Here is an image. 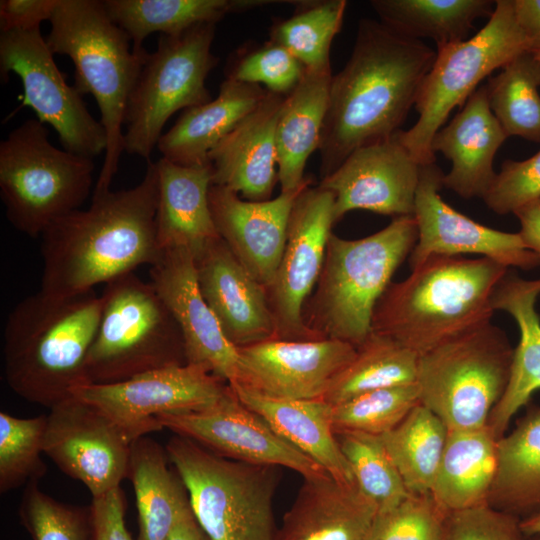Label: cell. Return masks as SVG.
<instances>
[{
    "label": "cell",
    "instance_id": "6da1fadb",
    "mask_svg": "<svg viewBox=\"0 0 540 540\" xmlns=\"http://www.w3.org/2000/svg\"><path fill=\"white\" fill-rule=\"evenodd\" d=\"M436 51L381 21L361 19L349 60L332 76L319 144L321 179L354 150L400 131Z\"/></svg>",
    "mask_w": 540,
    "mask_h": 540
},
{
    "label": "cell",
    "instance_id": "7a4b0ae2",
    "mask_svg": "<svg viewBox=\"0 0 540 540\" xmlns=\"http://www.w3.org/2000/svg\"><path fill=\"white\" fill-rule=\"evenodd\" d=\"M158 172L148 161L136 186L92 194L87 209L54 221L41 235L40 291L73 296L96 285L153 265L161 251L156 240Z\"/></svg>",
    "mask_w": 540,
    "mask_h": 540
},
{
    "label": "cell",
    "instance_id": "3957f363",
    "mask_svg": "<svg viewBox=\"0 0 540 540\" xmlns=\"http://www.w3.org/2000/svg\"><path fill=\"white\" fill-rule=\"evenodd\" d=\"M508 269L487 257L431 255L390 283L375 305L372 331L419 357L491 322L492 297Z\"/></svg>",
    "mask_w": 540,
    "mask_h": 540
},
{
    "label": "cell",
    "instance_id": "277c9868",
    "mask_svg": "<svg viewBox=\"0 0 540 540\" xmlns=\"http://www.w3.org/2000/svg\"><path fill=\"white\" fill-rule=\"evenodd\" d=\"M101 307L94 290L73 296L39 290L19 301L3 331V370L10 389L51 409L88 384L86 361Z\"/></svg>",
    "mask_w": 540,
    "mask_h": 540
},
{
    "label": "cell",
    "instance_id": "5b68a950",
    "mask_svg": "<svg viewBox=\"0 0 540 540\" xmlns=\"http://www.w3.org/2000/svg\"><path fill=\"white\" fill-rule=\"evenodd\" d=\"M49 22V49L71 59L73 86L82 96H93L98 105L107 147L93 193L110 190L124 152L129 97L149 53L133 49L129 36L111 20L103 1L59 0Z\"/></svg>",
    "mask_w": 540,
    "mask_h": 540
},
{
    "label": "cell",
    "instance_id": "8992f818",
    "mask_svg": "<svg viewBox=\"0 0 540 540\" xmlns=\"http://www.w3.org/2000/svg\"><path fill=\"white\" fill-rule=\"evenodd\" d=\"M417 238L413 216L395 217L380 231L355 240L332 232L319 279L303 306L306 328L318 339L362 344L372 332L377 301Z\"/></svg>",
    "mask_w": 540,
    "mask_h": 540
},
{
    "label": "cell",
    "instance_id": "52a82bcc",
    "mask_svg": "<svg viewBox=\"0 0 540 540\" xmlns=\"http://www.w3.org/2000/svg\"><path fill=\"white\" fill-rule=\"evenodd\" d=\"M86 361L88 384H111L187 364L180 326L155 286L134 272L105 284Z\"/></svg>",
    "mask_w": 540,
    "mask_h": 540
},
{
    "label": "cell",
    "instance_id": "ba28073f",
    "mask_svg": "<svg viewBox=\"0 0 540 540\" xmlns=\"http://www.w3.org/2000/svg\"><path fill=\"white\" fill-rule=\"evenodd\" d=\"M165 449L209 540H275L279 467L221 457L176 434Z\"/></svg>",
    "mask_w": 540,
    "mask_h": 540
},
{
    "label": "cell",
    "instance_id": "9c48e42d",
    "mask_svg": "<svg viewBox=\"0 0 540 540\" xmlns=\"http://www.w3.org/2000/svg\"><path fill=\"white\" fill-rule=\"evenodd\" d=\"M93 158L59 149L37 119H28L0 143V197L18 231L41 237L57 219L80 209L91 193Z\"/></svg>",
    "mask_w": 540,
    "mask_h": 540
},
{
    "label": "cell",
    "instance_id": "30bf717a",
    "mask_svg": "<svg viewBox=\"0 0 540 540\" xmlns=\"http://www.w3.org/2000/svg\"><path fill=\"white\" fill-rule=\"evenodd\" d=\"M514 348L491 322L418 357L416 385L422 405L448 431L483 428L503 396Z\"/></svg>",
    "mask_w": 540,
    "mask_h": 540
},
{
    "label": "cell",
    "instance_id": "8fae6325",
    "mask_svg": "<svg viewBox=\"0 0 540 540\" xmlns=\"http://www.w3.org/2000/svg\"><path fill=\"white\" fill-rule=\"evenodd\" d=\"M533 47L518 26L512 0H496L482 29L463 41L438 47L415 101L418 120L398 137L422 166L435 162L431 143L455 107H462L481 81Z\"/></svg>",
    "mask_w": 540,
    "mask_h": 540
},
{
    "label": "cell",
    "instance_id": "7c38bea8",
    "mask_svg": "<svg viewBox=\"0 0 540 540\" xmlns=\"http://www.w3.org/2000/svg\"><path fill=\"white\" fill-rule=\"evenodd\" d=\"M215 27L206 23L178 35H160L129 97L124 152L150 161L170 117L211 100L206 79L218 63L212 53Z\"/></svg>",
    "mask_w": 540,
    "mask_h": 540
},
{
    "label": "cell",
    "instance_id": "4fadbf2b",
    "mask_svg": "<svg viewBox=\"0 0 540 540\" xmlns=\"http://www.w3.org/2000/svg\"><path fill=\"white\" fill-rule=\"evenodd\" d=\"M40 29L1 32L0 76L16 74L23 85L17 110L30 107L37 120L49 124L62 148L94 158L106 151V131L89 112L83 96L68 85Z\"/></svg>",
    "mask_w": 540,
    "mask_h": 540
},
{
    "label": "cell",
    "instance_id": "5bb4252c",
    "mask_svg": "<svg viewBox=\"0 0 540 540\" xmlns=\"http://www.w3.org/2000/svg\"><path fill=\"white\" fill-rule=\"evenodd\" d=\"M229 390V384L201 366L185 364L151 370L111 384H85L77 397L101 410L129 438L162 430L166 414L205 409Z\"/></svg>",
    "mask_w": 540,
    "mask_h": 540
},
{
    "label": "cell",
    "instance_id": "9a60e30c",
    "mask_svg": "<svg viewBox=\"0 0 540 540\" xmlns=\"http://www.w3.org/2000/svg\"><path fill=\"white\" fill-rule=\"evenodd\" d=\"M335 223L330 191L310 185L297 196L282 258L267 288L278 339L318 340L304 325L302 310L319 279Z\"/></svg>",
    "mask_w": 540,
    "mask_h": 540
},
{
    "label": "cell",
    "instance_id": "2e32d148",
    "mask_svg": "<svg viewBox=\"0 0 540 540\" xmlns=\"http://www.w3.org/2000/svg\"><path fill=\"white\" fill-rule=\"evenodd\" d=\"M47 415L44 454L92 497L104 495L128 477L131 441L101 410L71 396Z\"/></svg>",
    "mask_w": 540,
    "mask_h": 540
},
{
    "label": "cell",
    "instance_id": "e0dca14e",
    "mask_svg": "<svg viewBox=\"0 0 540 540\" xmlns=\"http://www.w3.org/2000/svg\"><path fill=\"white\" fill-rule=\"evenodd\" d=\"M158 422L162 429L186 437L221 457L286 467L304 479L329 474L246 407L230 386L213 405L194 412L166 414Z\"/></svg>",
    "mask_w": 540,
    "mask_h": 540
},
{
    "label": "cell",
    "instance_id": "ac0fdd59",
    "mask_svg": "<svg viewBox=\"0 0 540 540\" xmlns=\"http://www.w3.org/2000/svg\"><path fill=\"white\" fill-rule=\"evenodd\" d=\"M443 177L435 162L420 167L413 213L418 238L409 256L411 270L431 255L477 254L522 270L540 265L539 257L525 246L519 233L484 226L446 203L440 195Z\"/></svg>",
    "mask_w": 540,
    "mask_h": 540
},
{
    "label": "cell",
    "instance_id": "d6986e66",
    "mask_svg": "<svg viewBox=\"0 0 540 540\" xmlns=\"http://www.w3.org/2000/svg\"><path fill=\"white\" fill-rule=\"evenodd\" d=\"M237 349V378L230 386L290 400L323 399L356 354L355 346L336 339H272Z\"/></svg>",
    "mask_w": 540,
    "mask_h": 540
},
{
    "label": "cell",
    "instance_id": "ffe728a7",
    "mask_svg": "<svg viewBox=\"0 0 540 540\" xmlns=\"http://www.w3.org/2000/svg\"><path fill=\"white\" fill-rule=\"evenodd\" d=\"M397 133L354 150L321 179L319 186L334 196L335 222L356 209L413 216L421 165Z\"/></svg>",
    "mask_w": 540,
    "mask_h": 540
},
{
    "label": "cell",
    "instance_id": "44dd1931",
    "mask_svg": "<svg viewBox=\"0 0 540 540\" xmlns=\"http://www.w3.org/2000/svg\"><path fill=\"white\" fill-rule=\"evenodd\" d=\"M150 277L180 326L187 364L201 366L233 384L238 372V349L226 338L200 293L193 252L186 247L161 251L151 265Z\"/></svg>",
    "mask_w": 540,
    "mask_h": 540
},
{
    "label": "cell",
    "instance_id": "7402d4cb",
    "mask_svg": "<svg viewBox=\"0 0 540 540\" xmlns=\"http://www.w3.org/2000/svg\"><path fill=\"white\" fill-rule=\"evenodd\" d=\"M200 293L224 335L236 348L278 339L267 289L220 238L194 254Z\"/></svg>",
    "mask_w": 540,
    "mask_h": 540
},
{
    "label": "cell",
    "instance_id": "603a6c76",
    "mask_svg": "<svg viewBox=\"0 0 540 540\" xmlns=\"http://www.w3.org/2000/svg\"><path fill=\"white\" fill-rule=\"evenodd\" d=\"M312 184L265 201H248L234 191L211 185L209 204L219 237L249 274L266 289L282 258L289 217L297 196Z\"/></svg>",
    "mask_w": 540,
    "mask_h": 540
},
{
    "label": "cell",
    "instance_id": "cb8c5ba5",
    "mask_svg": "<svg viewBox=\"0 0 540 540\" xmlns=\"http://www.w3.org/2000/svg\"><path fill=\"white\" fill-rule=\"evenodd\" d=\"M286 96L267 91L260 104L209 153L212 185L248 201L269 200L278 182L276 127Z\"/></svg>",
    "mask_w": 540,
    "mask_h": 540
},
{
    "label": "cell",
    "instance_id": "d4e9b609",
    "mask_svg": "<svg viewBox=\"0 0 540 540\" xmlns=\"http://www.w3.org/2000/svg\"><path fill=\"white\" fill-rule=\"evenodd\" d=\"M507 138L490 109L486 84L480 85L432 139V151L452 163L443 186L464 199L483 198L497 174L495 154Z\"/></svg>",
    "mask_w": 540,
    "mask_h": 540
},
{
    "label": "cell",
    "instance_id": "484cf974",
    "mask_svg": "<svg viewBox=\"0 0 540 540\" xmlns=\"http://www.w3.org/2000/svg\"><path fill=\"white\" fill-rule=\"evenodd\" d=\"M376 506L330 474L304 479L275 540H369Z\"/></svg>",
    "mask_w": 540,
    "mask_h": 540
},
{
    "label": "cell",
    "instance_id": "4316f807",
    "mask_svg": "<svg viewBox=\"0 0 540 540\" xmlns=\"http://www.w3.org/2000/svg\"><path fill=\"white\" fill-rule=\"evenodd\" d=\"M539 295L540 279H522L511 268L492 297L494 311L510 314L520 331L507 388L487 421L497 439L506 434L513 416L540 390V316L536 310Z\"/></svg>",
    "mask_w": 540,
    "mask_h": 540
},
{
    "label": "cell",
    "instance_id": "83f0119b",
    "mask_svg": "<svg viewBox=\"0 0 540 540\" xmlns=\"http://www.w3.org/2000/svg\"><path fill=\"white\" fill-rule=\"evenodd\" d=\"M158 201L155 218L160 251L186 247L197 253L218 238L209 204L210 163L183 166L164 158L156 162Z\"/></svg>",
    "mask_w": 540,
    "mask_h": 540
},
{
    "label": "cell",
    "instance_id": "f1b7e54d",
    "mask_svg": "<svg viewBox=\"0 0 540 540\" xmlns=\"http://www.w3.org/2000/svg\"><path fill=\"white\" fill-rule=\"evenodd\" d=\"M259 85L225 79L216 98L182 112L158 141L162 158L183 166L209 163L208 155L263 100Z\"/></svg>",
    "mask_w": 540,
    "mask_h": 540
},
{
    "label": "cell",
    "instance_id": "f546056e",
    "mask_svg": "<svg viewBox=\"0 0 540 540\" xmlns=\"http://www.w3.org/2000/svg\"><path fill=\"white\" fill-rule=\"evenodd\" d=\"M230 386V385H229ZM236 397L262 417L297 450L319 464L334 479L356 484L332 424V406L323 399L290 400L230 386Z\"/></svg>",
    "mask_w": 540,
    "mask_h": 540
},
{
    "label": "cell",
    "instance_id": "4dcf8cb0",
    "mask_svg": "<svg viewBox=\"0 0 540 540\" xmlns=\"http://www.w3.org/2000/svg\"><path fill=\"white\" fill-rule=\"evenodd\" d=\"M331 66L305 70L297 87L286 96L276 127L278 182L281 192L298 190L308 158L319 148L329 103Z\"/></svg>",
    "mask_w": 540,
    "mask_h": 540
},
{
    "label": "cell",
    "instance_id": "1f68e13d",
    "mask_svg": "<svg viewBox=\"0 0 540 540\" xmlns=\"http://www.w3.org/2000/svg\"><path fill=\"white\" fill-rule=\"evenodd\" d=\"M497 442L487 425L448 431L430 491L446 514L488 505L496 474Z\"/></svg>",
    "mask_w": 540,
    "mask_h": 540
},
{
    "label": "cell",
    "instance_id": "d6a6232c",
    "mask_svg": "<svg viewBox=\"0 0 540 540\" xmlns=\"http://www.w3.org/2000/svg\"><path fill=\"white\" fill-rule=\"evenodd\" d=\"M165 447L142 436L131 443L128 477L138 511L137 540H167L181 512L190 505L186 487Z\"/></svg>",
    "mask_w": 540,
    "mask_h": 540
},
{
    "label": "cell",
    "instance_id": "836d02e7",
    "mask_svg": "<svg viewBox=\"0 0 540 540\" xmlns=\"http://www.w3.org/2000/svg\"><path fill=\"white\" fill-rule=\"evenodd\" d=\"M488 505L520 519L540 512V406L529 408L515 428L498 439Z\"/></svg>",
    "mask_w": 540,
    "mask_h": 540
},
{
    "label": "cell",
    "instance_id": "e575fe53",
    "mask_svg": "<svg viewBox=\"0 0 540 540\" xmlns=\"http://www.w3.org/2000/svg\"><path fill=\"white\" fill-rule=\"evenodd\" d=\"M285 1L268 0H103L111 20L129 36L133 49L155 32L178 35L195 26L214 23L231 13Z\"/></svg>",
    "mask_w": 540,
    "mask_h": 540
},
{
    "label": "cell",
    "instance_id": "d590c367",
    "mask_svg": "<svg viewBox=\"0 0 540 540\" xmlns=\"http://www.w3.org/2000/svg\"><path fill=\"white\" fill-rule=\"evenodd\" d=\"M380 21L415 40L431 39L437 48L467 39L478 18H489L490 0H373Z\"/></svg>",
    "mask_w": 540,
    "mask_h": 540
},
{
    "label": "cell",
    "instance_id": "8d00e7d4",
    "mask_svg": "<svg viewBox=\"0 0 540 540\" xmlns=\"http://www.w3.org/2000/svg\"><path fill=\"white\" fill-rule=\"evenodd\" d=\"M418 356L375 332L356 347L350 363L336 376L323 400L336 405L361 394L416 383Z\"/></svg>",
    "mask_w": 540,
    "mask_h": 540
},
{
    "label": "cell",
    "instance_id": "74e56055",
    "mask_svg": "<svg viewBox=\"0 0 540 540\" xmlns=\"http://www.w3.org/2000/svg\"><path fill=\"white\" fill-rule=\"evenodd\" d=\"M447 434L439 417L419 403L398 426L381 435L410 494L430 493Z\"/></svg>",
    "mask_w": 540,
    "mask_h": 540
},
{
    "label": "cell",
    "instance_id": "f35d334b",
    "mask_svg": "<svg viewBox=\"0 0 540 540\" xmlns=\"http://www.w3.org/2000/svg\"><path fill=\"white\" fill-rule=\"evenodd\" d=\"M491 111L506 135L540 142V61L525 52L486 83Z\"/></svg>",
    "mask_w": 540,
    "mask_h": 540
},
{
    "label": "cell",
    "instance_id": "ab89813d",
    "mask_svg": "<svg viewBox=\"0 0 540 540\" xmlns=\"http://www.w3.org/2000/svg\"><path fill=\"white\" fill-rule=\"evenodd\" d=\"M295 13L274 21L270 41L284 47L308 70L330 67V48L340 31L347 1L301 0Z\"/></svg>",
    "mask_w": 540,
    "mask_h": 540
},
{
    "label": "cell",
    "instance_id": "60d3db41",
    "mask_svg": "<svg viewBox=\"0 0 540 540\" xmlns=\"http://www.w3.org/2000/svg\"><path fill=\"white\" fill-rule=\"evenodd\" d=\"M338 445L360 491L387 511L411 494L391 460L381 436L356 431H334Z\"/></svg>",
    "mask_w": 540,
    "mask_h": 540
},
{
    "label": "cell",
    "instance_id": "b9f144b4",
    "mask_svg": "<svg viewBox=\"0 0 540 540\" xmlns=\"http://www.w3.org/2000/svg\"><path fill=\"white\" fill-rule=\"evenodd\" d=\"M47 415L18 418L0 412V493L39 481L47 467L41 459Z\"/></svg>",
    "mask_w": 540,
    "mask_h": 540
},
{
    "label": "cell",
    "instance_id": "7bdbcfd3",
    "mask_svg": "<svg viewBox=\"0 0 540 540\" xmlns=\"http://www.w3.org/2000/svg\"><path fill=\"white\" fill-rule=\"evenodd\" d=\"M420 403L416 383L370 391L332 406L334 431L384 435Z\"/></svg>",
    "mask_w": 540,
    "mask_h": 540
},
{
    "label": "cell",
    "instance_id": "ee69618b",
    "mask_svg": "<svg viewBox=\"0 0 540 540\" xmlns=\"http://www.w3.org/2000/svg\"><path fill=\"white\" fill-rule=\"evenodd\" d=\"M306 68L287 49L267 41L238 50L226 67V78L264 85L272 93L287 96L299 84Z\"/></svg>",
    "mask_w": 540,
    "mask_h": 540
},
{
    "label": "cell",
    "instance_id": "f6af8a7d",
    "mask_svg": "<svg viewBox=\"0 0 540 540\" xmlns=\"http://www.w3.org/2000/svg\"><path fill=\"white\" fill-rule=\"evenodd\" d=\"M39 481L26 484L19 515L34 540H90V509L61 503L40 490Z\"/></svg>",
    "mask_w": 540,
    "mask_h": 540
},
{
    "label": "cell",
    "instance_id": "bcb514c9",
    "mask_svg": "<svg viewBox=\"0 0 540 540\" xmlns=\"http://www.w3.org/2000/svg\"><path fill=\"white\" fill-rule=\"evenodd\" d=\"M446 516L430 493L411 494L377 513L369 540H444Z\"/></svg>",
    "mask_w": 540,
    "mask_h": 540
},
{
    "label": "cell",
    "instance_id": "7dc6e473",
    "mask_svg": "<svg viewBox=\"0 0 540 540\" xmlns=\"http://www.w3.org/2000/svg\"><path fill=\"white\" fill-rule=\"evenodd\" d=\"M482 199L499 215L540 199V150L522 161H504Z\"/></svg>",
    "mask_w": 540,
    "mask_h": 540
},
{
    "label": "cell",
    "instance_id": "c3c4849f",
    "mask_svg": "<svg viewBox=\"0 0 540 540\" xmlns=\"http://www.w3.org/2000/svg\"><path fill=\"white\" fill-rule=\"evenodd\" d=\"M520 518L490 505L448 513L444 540H525Z\"/></svg>",
    "mask_w": 540,
    "mask_h": 540
},
{
    "label": "cell",
    "instance_id": "681fc988",
    "mask_svg": "<svg viewBox=\"0 0 540 540\" xmlns=\"http://www.w3.org/2000/svg\"><path fill=\"white\" fill-rule=\"evenodd\" d=\"M90 540H133L125 524L126 500L120 487L92 497Z\"/></svg>",
    "mask_w": 540,
    "mask_h": 540
},
{
    "label": "cell",
    "instance_id": "f907efd6",
    "mask_svg": "<svg viewBox=\"0 0 540 540\" xmlns=\"http://www.w3.org/2000/svg\"><path fill=\"white\" fill-rule=\"evenodd\" d=\"M59 0H1L0 30L30 31L40 29L41 22L50 20Z\"/></svg>",
    "mask_w": 540,
    "mask_h": 540
},
{
    "label": "cell",
    "instance_id": "816d5d0a",
    "mask_svg": "<svg viewBox=\"0 0 540 540\" xmlns=\"http://www.w3.org/2000/svg\"><path fill=\"white\" fill-rule=\"evenodd\" d=\"M516 22L533 47L540 50V0H512Z\"/></svg>",
    "mask_w": 540,
    "mask_h": 540
},
{
    "label": "cell",
    "instance_id": "f5cc1de1",
    "mask_svg": "<svg viewBox=\"0 0 540 540\" xmlns=\"http://www.w3.org/2000/svg\"><path fill=\"white\" fill-rule=\"evenodd\" d=\"M519 220L525 246L540 259V199L531 201L514 211Z\"/></svg>",
    "mask_w": 540,
    "mask_h": 540
},
{
    "label": "cell",
    "instance_id": "db71d44e",
    "mask_svg": "<svg viewBox=\"0 0 540 540\" xmlns=\"http://www.w3.org/2000/svg\"><path fill=\"white\" fill-rule=\"evenodd\" d=\"M167 540H209L198 524L190 505L178 516Z\"/></svg>",
    "mask_w": 540,
    "mask_h": 540
},
{
    "label": "cell",
    "instance_id": "11a10c76",
    "mask_svg": "<svg viewBox=\"0 0 540 540\" xmlns=\"http://www.w3.org/2000/svg\"><path fill=\"white\" fill-rule=\"evenodd\" d=\"M520 526L526 537L540 536V512L521 519Z\"/></svg>",
    "mask_w": 540,
    "mask_h": 540
},
{
    "label": "cell",
    "instance_id": "9f6ffc18",
    "mask_svg": "<svg viewBox=\"0 0 540 540\" xmlns=\"http://www.w3.org/2000/svg\"><path fill=\"white\" fill-rule=\"evenodd\" d=\"M533 53L536 56V58L540 61V50L534 51Z\"/></svg>",
    "mask_w": 540,
    "mask_h": 540
},
{
    "label": "cell",
    "instance_id": "6f0895ef",
    "mask_svg": "<svg viewBox=\"0 0 540 540\" xmlns=\"http://www.w3.org/2000/svg\"><path fill=\"white\" fill-rule=\"evenodd\" d=\"M534 540H540V536L535 537Z\"/></svg>",
    "mask_w": 540,
    "mask_h": 540
}]
</instances>
